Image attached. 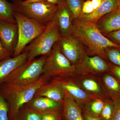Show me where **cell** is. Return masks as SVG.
Wrapping results in <instances>:
<instances>
[{
  "label": "cell",
  "instance_id": "f546056e",
  "mask_svg": "<svg viewBox=\"0 0 120 120\" xmlns=\"http://www.w3.org/2000/svg\"><path fill=\"white\" fill-rule=\"evenodd\" d=\"M105 36L120 46V30L110 32Z\"/></svg>",
  "mask_w": 120,
  "mask_h": 120
},
{
  "label": "cell",
  "instance_id": "5b68a950",
  "mask_svg": "<svg viewBox=\"0 0 120 120\" xmlns=\"http://www.w3.org/2000/svg\"><path fill=\"white\" fill-rule=\"evenodd\" d=\"M12 3L14 11L45 25L54 18L58 8L45 0L26 4L22 0H12Z\"/></svg>",
  "mask_w": 120,
  "mask_h": 120
},
{
  "label": "cell",
  "instance_id": "7a4b0ae2",
  "mask_svg": "<svg viewBox=\"0 0 120 120\" xmlns=\"http://www.w3.org/2000/svg\"><path fill=\"white\" fill-rule=\"evenodd\" d=\"M49 79L42 75L36 82L27 85H16L7 83L2 84L0 93L9 106V120L32 100L39 89L47 83Z\"/></svg>",
  "mask_w": 120,
  "mask_h": 120
},
{
  "label": "cell",
  "instance_id": "8fae6325",
  "mask_svg": "<svg viewBox=\"0 0 120 120\" xmlns=\"http://www.w3.org/2000/svg\"><path fill=\"white\" fill-rule=\"evenodd\" d=\"M30 111L41 114H42L62 112V104L45 97H34L32 100L24 105Z\"/></svg>",
  "mask_w": 120,
  "mask_h": 120
},
{
  "label": "cell",
  "instance_id": "484cf974",
  "mask_svg": "<svg viewBox=\"0 0 120 120\" xmlns=\"http://www.w3.org/2000/svg\"><path fill=\"white\" fill-rule=\"evenodd\" d=\"M66 1L74 19H78L82 14L83 0H66Z\"/></svg>",
  "mask_w": 120,
  "mask_h": 120
},
{
  "label": "cell",
  "instance_id": "44dd1931",
  "mask_svg": "<svg viewBox=\"0 0 120 120\" xmlns=\"http://www.w3.org/2000/svg\"><path fill=\"white\" fill-rule=\"evenodd\" d=\"M108 98H97L90 100L84 105V113L92 116L99 117L106 101Z\"/></svg>",
  "mask_w": 120,
  "mask_h": 120
},
{
  "label": "cell",
  "instance_id": "603a6c76",
  "mask_svg": "<svg viewBox=\"0 0 120 120\" xmlns=\"http://www.w3.org/2000/svg\"><path fill=\"white\" fill-rule=\"evenodd\" d=\"M9 120H41V115L30 111L24 106Z\"/></svg>",
  "mask_w": 120,
  "mask_h": 120
},
{
  "label": "cell",
  "instance_id": "52a82bcc",
  "mask_svg": "<svg viewBox=\"0 0 120 120\" xmlns=\"http://www.w3.org/2000/svg\"><path fill=\"white\" fill-rule=\"evenodd\" d=\"M47 56L28 60L18 67L7 77L4 83L19 85L34 83L43 73V66Z\"/></svg>",
  "mask_w": 120,
  "mask_h": 120
},
{
  "label": "cell",
  "instance_id": "6da1fadb",
  "mask_svg": "<svg viewBox=\"0 0 120 120\" xmlns=\"http://www.w3.org/2000/svg\"><path fill=\"white\" fill-rule=\"evenodd\" d=\"M71 34L82 44L88 56L96 55L106 60L105 50L106 48H120L102 34L95 23L74 19Z\"/></svg>",
  "mask_w": 120,
  "mask_h": 120
},
{
  "label": "cell",
  "instance_id": "ba28073f",
  "mask_svg": "<svg viewBox=\"0 0 120 120\" xmlns=\"http://www.w3.org/2000/svg\"><path fill=\"white\" fill-rule=\"evenodd\" d=\"M76 75H101L110 71V63L98 56H90L86 53L75 65Z\"/></svg>",
  "mask_w": 120,
  "mask_h": 120
},
{
  "label": "cell",
  "instance_id": "836d02e7",
  "mask_svg": "<svg viewBox=\"0 0 120 120\" xmlns=\"http://www.w3.org/2000/svg\"><path fill=\"white\" fill-rule=\"evenodd\" d=\"M103 0H91L94 11L97 9L103 2Z\"/></svg>",
  "mask_w": 120,
  "mask_h": 120
},
{
  "label": "cell",
  "instance_id": "ffe728a7",
  "mask_svg": "<svg viewBox=\"0 0 120 120\" xmlns=\"http://www.w3.org/2000/svg\"><path fill=\"white\" fill-rule=\"evenodd\" d=\"M102 84L107 95L111 98L120 97V83L112 73L105 74Z\"/></svg>",
  "mask_w": 120,
  "mask_h": 120
},
{
  "label": "cell",
  "instance_id": "8d00e7d4",
  "mask_svg": "<svg viewBox=\"0 0 120 120\" xmlns=\"http://www.w3.org/2000/svg\"><path fill=\"white\" fill-rule=\"evenodd\" d=\"M45 1V0H25L23 1V2L25 4H28L34 3V2H41V1Z\"/></svg>",
  "mask_w": 120,
  "mask_h": 120
},
{
  "label": "cell",
  "instance_id": "4fadbf2b",
  "mask_svg": "<svg viewBox=\"0 0 120 120\" xmlns=\"http://www.w3.org/2000/svg\"><path fill=\"white\" fill-rule=\"evenodd\" d=\"M0 40L5 49L13 53L18 41L17 24L0 20Z\"/></svg>",
  "mask_w": 120,
  "mask_h": 120
},
{
  "label": "cell",
  "instance_id": "7c38bea8",
  "mask_svg": "<svg viewBox=\"0 0 120 120\" xmlns=\"http://www.w3.org/2000/svg\"><path fill=\"white\" fill-rule=\"evenodd\" d=\"M76 82L85 91L95 98H108L102 82L99 79L89 75H80Z\"/></svg>",
  "mask_w": 120,
  "mask_h": 120
},
{
  "label": "cell",
  "instance_id": "f35d334b",
  "mask_svg": "<svg viewBox=\"0 0 120 120\" xmlns=\"http://www.w3.org/2000/svg\"><path fill=\"white\" fill-rule=\"evenodd\" d=\"M63 120V119H62H62H61V120Z\"/></svg>",
  "mask_w": 120,
  "mask_h": 120
},
{
  "label": "cell",
  "instance_id": "f1b7e54d",
  "mask_svg": "<svg viewBox=\"0 0 120 120\" xmlns=\"http://www.w3.org/2000/svg\"><path fill=\"white\" fill-rule=\"evenodd\" d=\"M114 104V111L112 120H120V97L111 98Z\"/></svg>",
  "mask_w": 120,
  "mask_h": 120
},
{
  "label": "cell",
  "instance_id": "ab89813d",
  "mask_svg": "<svg viewBox=\"0 0 120 120\" xmlns=\"http://www.w3.org/2000/svg\"></svg>",
  "mask_w": 120,
  "mask_h": 120
},
{
  "label": "cell",
  "instance_id": "8992f818",
  "mask_svg": "<svg viewBox=\"0 0 120 120\" xmlns=\"http://www.w3.org/2000/svg\"><path fill=\"white\" fill-rule=\"evenodd\" d=\"M42 75L48 77H69L75 76V68L63 54L58 42L53 47L46 59Z\"/></svg>",
  "mask_w": 120,
  "mask_h": 120
},
{
  "label": "cell",
  "instance_id": "277c9868",
  "mask_svg": "<svg viewBox=\"0 0 120 120\" xmlns=\"http://www.w3.org/2000/svg\"><path fill=\"white\" fill-rule=\"evenodd\" d=\"M14 16L18 26V41L12 57L22 53L27 45L45 30L46 25L17 12Z\"/></svg>",
  "mask_w": 120,
  "mask_h": 120
},
{
  "label": "cell",
  "instance_id": "e0dca14e",
  "mask_svg": "<svg viewBox=\"0 0 120 120\" xmlns=\"http://www.w3.org/2000/svg\"><path fill=\"white\" fill-rule=\"evenodd\" d=\"M62 106V117L65 120H84L79 105L65 92Z\"/></svg>",
  "mask_w": 120,
  "mask_h": 120
},
{
  "label": "cell",
  "instance_id": "3957f363",
  "mask_svg": "<svg viewBox=\"0 0 120 120\" xmlns=\"http://www.w3.org/2000/svg\"><path fill=\"white\" fill-rule=\"evenodd\" d=\"M61 38L60 28L54 17L46 25L44 31L24 50L28 52V60H34L38 56H48L53 46Z\"/></svg>",
  "mask_w": 120,
  "mask_h": 120
},
{
  "label": "cell",
  "instance_id": "30bf717a",
  "mask_svg": "<svg viewBox=\"0 0 120 120\" xmlns=\"http://www.w3.org/2000/svg\"><path fill=\"white\" fill-rule=\"evenodd\" d=\"M51 82L60 86L77 102L80 106L95 98L85 91L76 80L69 77H56Z\"/></svg>",
  "mask_w": 120,
  "mask_h": 120
},
{
  "label": "cell",
  "instance_id": "d6986e66",
  "mask_svg": "<svg viewBox=\"0 0 120 120\" xmlns=\"http://www.w3.org/2000/svg\"><path fill=\"white\" fill-rule=\"evenodd\" d=\"M65 96V92L62 88L55 84L50 82L42 86L34 97H45L62 104Z\"/></svg>",
  "mask_w": 120,
  "mask_h": 120
},
{
  "label": "cell",
  "instance_id": "4dcf8cb0",
  "mask_svg": "<svg viewBox=\"0 0 120 120\" xmlns=\"http://www.w3.org/2000/svg\"><path fill=\"white\" fill-rule=\"evenodd\" d=\"M94 11L91 0H87L84 2L81 15H88Z\"/></svg>",
  "mask_w": 120,
  "mask_h": 120
},
{
  "label": "cell",
  "instance_id": "5bb4252c",
  "mask_svg": "<svg viewBox=\"0 0 120 120\" xmlns=\"http://www.w3.org/2000/svg\"><path fill=\"white\" fill-rule=\"evenodd\" d=\"M28 53L24 50L19 56L9 57L0 61V86L9 75L28 60Z\"/></svg>",
  "mask_w": 120,
  "mask_h": 120
},
{
  "label": "cell",
  "instance_id": "4316f807",
  "mask_svg": "<svg viewBox=\"0 0 120 120\" xmlns=\"http://www.w3.org/2000/svg\"><path fill=\"white\" fill-rule=\"evenodd\" d=\"M9 112L8 103L0 93V120H9Z\"/></svg>",
  "mask_w": 120,
  "mask_h": 120
},
{
  "label": "cell",
  "instance_id": "1f68e13d",
  "mask_svg": "<svg viewBox=\"0 0 120 120\" xmlns=\"http://www.w3.org/2000/svg\"><path fill=\"white\" fill-rule=\"evenodd\" d=\"M13 53L6 49L2 45L0 40V61L12 56Z\"/></svg>",
  "mask_w": 120,
  "mask_h": 120
},
{
  "label": "cell",
  "instance_id": "9a60e30c",
  "mask_svg": "<svg viewBox=\"0 0 120 120\" xmlns=\"http://www.w3.org/2000/svg\"><path fill=\"white\" fill-rule=\"evenodd\" d=\"M58 6L55 18L61 36L71 34L72 22L74 19L73 15L69 8L66 0H62V2Z\"/></svg>",
  "mask_w": 120,
  "mask_h": 120
},
{
  "label": "cell",
  "instance_id": "d590c367",
  "mask_svg": "<svg viewBox=\"0 0 120 120\" xmlns=\"http://www.w3.org/2000/svg\"><path fill=\"white\" fill-rule=\"evenodd\" d=\"M45 0L49 3L57 5L60 4L62 1V0Z\"/></svg>",
  "mask_w": 120,
  "mask_h": 120
},
{
  "label": "cell",
  "instance_id": "e575fe53",
  "mask_svg": "<svg viewBox=\"0 0 120 120\" xmlns=\"http://www.w3.org/2000/svg\"><path fill=\"white\" fill-rule=\"evenodd\" d=\"M83 117L84 120H103L100 117L92 116L85 113L84 114Z\"/></svg>",
  "mask_w": 120,
  "mask_h": 120
},
{
  "label": "cell",
  "instance_id": "d4e9b609",
  "mask_svg": "<svg viewBox=\"0 0 120 120\" xmlns=\"http://www.w3.org/2000/svg\"><path fill=\"white\" fill-rule=\"evenodd\" d=\"M114 108V104L112 99L107 98L99 117L103 120H112L113 115Z\"/></svg>",
  "mask_w": 120,
  "mask_h": 120
},
{
  "label": "cell",
  "instance_id": "2e32d148",
  "mask_svg": "<svg viewBox=\"0 0 120 120\" xmlns=\"http://www.w3.org/2000/svg\"><path fill=\"white\" fill-rule=\"evenodd\" d=\"M96 24L104 36L110 32L120 30V10H114L98 20Z\"/></svg>",
  "mask_w": 120,
  "mask_h": 120
},
{
  "label": "cell",
  "instance_id": "ac0fdd59",
  "mask_svg": "<svg viewBox=\"0 0 120 120\" xmlns=\"http://www.w3.org/2000/svg\"><path fill=\"white\" fill-rule=\"evenodd\" d=\"M117 9V0H103L100 7L94 12L90 15H81L78 19L96 23L101 17Z\"/></svg>",
  "mask_w": 120,
  "mask_h": 120
},
{
  "label": "cell",
  "instance_id": "7402d4cb",
  "mask_svg": "<svg viewBox=\"0 0 120 120\" xmlns=\"http://www.w3.org/2000/svg\"><path fill=\"white\" fill-rule=\"evenodd\" d=\"M12 3L7 0H0V20L16 23Z\"/></svg>",
  "mask_w": 120,
  "mask_h": 120
},
{
  "label": "cell",
  "instance_id": "d6a6232c",
  "mask_svg": "<svg viewBox=\"0 0 120 120\" xmlns=\"http://www.w3.org/2000/svg\"><path fill=\"white\" fill-rule=\"evenodd\" d=\"M110 71L117 78L120 83V67L110 64Z\"/></svg>",
  "mask_w": 120,
  "mask_h": 120
},
{
  "label": "cell",
  "instance_id": "83f0119b",
  "mask_svg": "<svg viewBox=\"0 0 120 120\" xmlns=\"http://www.w3.org/2000/svg\"><path fill=\"white\" fill-rule=\"evenodd\" d=\"M62 112H56L42 114L41 115V120H60L62 119Z\"/></svg>",
  "mask_w": 120,
  "mask_h": 120
},
{
  "label": "cell",
  "instance_id": "74e56055",
  "mask_svg": "<svg viewBox=\"0 0 120 120\" xmlns=\"http://www.w3.org/2000/svg\"><path fill=\"white\" fill-rule=\"evenodd\" d=\"M117 7L118 9L120 10V0H117Z\"/></svg>",
  "mask_w": 120,
  "mask_h": 120
},
{
  "label": "cell",
  "instance_id": "cb8c5ba5",
  "mask_svg": "<svg viewBox=\"0 0 120 120\" xmlns=\"http://www.w3.org/2000/svg\"><path fill=\"white\" fill-rule=\"evenodd\" d=\"M106 60L110 64L120 67V48L110 47L106 48L105 50Z\"/></svg>",
  "mask_w": 120,
  "mask_h": 120
},
{
  "label": "cell",
  "instance_id": "9c48e42d",
  "mask_svg": "<svg viewBox=\"0 0 120 120\" xmlns=\"http://www.w3.org/2000/svg\"><path fill=\"white\" fill-rule=\"evenodd\" d=\"M58 43L62 53L75 66L86 53L82 44L72 34L61 36Z\"/></svg>",
  "mask_w": 120,
  "mask_h": 120
}]
</instances>
